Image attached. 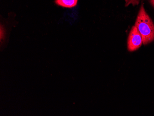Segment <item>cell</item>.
Returning <instances> with one entry per match:
<instances>
[{
    "label": "cell",
    "mask_w": 154,
    "mask_h": 116,
    "mask_svg": "<svg viewBox=\"0 0 154 116\" xmlns=\"http://www.w3.org/2000/svg\"><path fill=\"white\" fill-rule=\"evenodd\" d=\"M135 26L142 37L143 45L154 40V24L142 4L135 22Z\"/></svg>",
    "instance_id": "6da1fadb"
},
{
    "label": "cell",
    "mask_w": 154,
    "mask_h": 116,
    "mask_svg": "<svg viewBox=\"0 0 154 116\" xmlns=\"http://www.w3.org/2000/svg\"><path fill=\"white\" fill-rule=\"evenodd\" d=\"M143 39L140 33L135 26H133L131 30L128 40V49L129 52L136 51L141 46Z\"/></svg>",
    "instance_id": "7a4b0ae2"
},
{
    "label": "cell",
    "mask_w": 154,
    "mask_h": 116,
    "mask_svg": "<svg viewBox=\"0 0 154 116\" xmlns=\"http://www.w3.org/2000/svg\"><path fill=\"white\" fill-rule=\"evenodd\" d=\"M78 0H55L56 5L64 8H71L77 5Z\"/></svg>",
    "instance_id": "3957f363"
},
{
    "label": "cell",
    "mask_w": 154,
    "mask_h": 116,
    "mask_svg": "<svg viewBox=\"0 0 154 116\" xmlns=\"http://www.w3.org/2000/svg\"><path fill=\"white\" fill-rule=\"evenodd\" d=\"M141 1L143 0H125V6L127 7L130 4H132L133 6L138 5Z\"/></svg>",
    "instance_id": "277c9868"
},
{
    "label": "cell",
    "mask_w": 154,
    "mask_h": 116,
    "mask_svg": "<svg viewBox=\"0 0 154 116\" xmlns=\"http://www.w3.org/2000/svg\"><path fill=\"white\" fill-rule=\"evenodd\" d=\"M149 1H150V3L154 8V0H149Z\"/></svg>",
    "instance_id": "5b68a950"
}]
</instances>
